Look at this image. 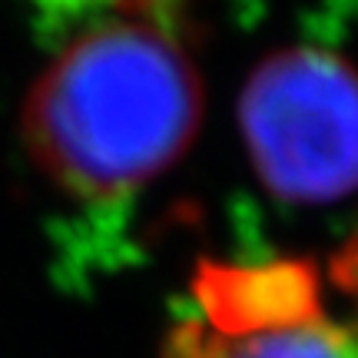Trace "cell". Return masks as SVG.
Here are the masks:
<instances>
[{"label": "cell", "mask_w": 358, "mask_h": 358, "mask_svg": "<svg viewBox=\"0 0 358 358\" xmlns=\"http://www.w3.org/2000/svg\"><path fill=\"white\" fill-rule=\"evenodd\" d=\"M206 113L203 77L163 24L110 17L34 80L20 140L73 199H123L189 153Z\"/></svg>", "instance_id": "cell-1"}, {"label": "cell", "mask_w": 358, "mask_h": 358, "mask_svg": "<svg viewBox=\"0 0 358 358\" xmlns=\"http://www.w3.org/2000/svg\"><path fill=\"white\" fill-rule=\"evenodd\" d=\"M166 358H355L352 329L325 308L299 319L226 325L196 319L173 329Z\"/></svg>", "instance_id": "cell-3"}, {"label": "cell", "mask_w": 358, "mask_h": 358, "mask_svg": "<svg viewBox=\"0 0 358 358\" xmlns=\"http://www.w3.org/2000/svg\"><path fill=\"white\" fill-rule=\"evenodd\" d=\"M236 116L252 173L282 203L329 206L355 189V73L335 50L268 53L245 80Z\"/></svg>", "instance_id": "cell-2"}, {"label": "cell", "mask_w": 358, "mask_h": 358, "mask_svg": "<svg viewBox=\"0 0 358 358\" xmlns=\"http://www.w3.org/2000/svg\"><path fill=\"white\" fill-rule=\"evenodd\" d=\"M47 7H60V10H87V7H96V3H116V0H40Z\"/></svg>", "instance_id": "cell-4"}]
</instances>
